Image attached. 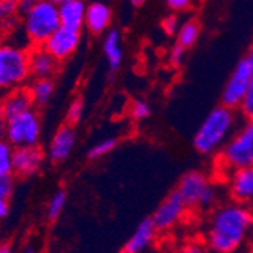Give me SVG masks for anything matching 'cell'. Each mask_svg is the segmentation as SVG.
Wrapping results in <instances>:
<instances>
[{"label": "cell", "mask_w": 253, "mask_h": 253, "mask_svg": "<svg viewBox=\"0 0 253 253\" xmlns=\"http://www.w3.org/2000/svg\"><path fill=\"white\" fill-rule=\"evenodd\" d=\"M9 212V205L6 200H2L0 199V220H3Z\"/></svg>", "instance_id": "d590c367"}, {"label": "cell", "mask_w": 253, "mask_h": 253, "mask_svg": "<svg viewBox=\"0 0 253 253\" xmlns=\"http://www.w3.org/2000/svg\"><path fill=\"white\" fill-rule=\"evenodd\" d=\"M166 5L171 11L179 12V11H187L193 5V0H166Z\"/></svg>", "instance_id": "d6a6232c"}, {"label": "cell", "mask_w": 253, "mask_h": 253, "mask_svg": "<svg viewBox=\"0 0 253 253\" xmlns=\"http://www.w3.org/2000/svg\"><path fill=\"white\" fill-rule=\"evenodd\" d=\"M226 190L232 202L253 206V167L229 173L224 177Z\"/></svg>", "instance_id": "7c38bea8"}, {"label": "cell", "mask_w": 253, "mask_h": 253, "mask_svg": "<svg viewBox=\"0 0 253 253\" xmlns=\"http://www.w3.org/2000/svg\"><path fill=\"white\" fill-rule=\"evenodd\" d=\"M6 117H5V112L2 108V102H0V141L5 140V132H6Z\"/></svg>", "instance_id": "e575fe53"}, {"label": "cell", "mask_w": 253, "mask_h": 253, "mask_svg": "<svg viewBox=\"0 0 253 253\" xmlns=\"http://www.w3.org/2000/svg\"><path fill=\"white\" fill-rule=\"evenodd\" d=\"M176 191L188 206L190 212L212 211L220 199L215 180L206 171L197 169H193L180 176Z\"/></svg>", "instance_id": "277c9868"}, {"label": "cell", "mask_w": 253, "mask_h": 253, "mask_svg": "<svg viewBox=\"0 0 253 253\" xmlns=\"http://www.w3.org/2000/svg\"><path fill=\"white\" fill-rule=\"evenodd\" d=\"M61 28L59 8L56 3L38 0L34 9L25 15V32L32 47H41Z\"/></svg>", "instance_id": "8992f818"}, {"label": "cell", "mask_w": 253, "mask_h": 253, "mask_svg": "<svg viewBox=\"0 0 253 253\" xmlns=\"http://www.w3.org/2000/svg\"><path fill=\"white\" fill-rule=\"evenodd\" d=\"M170 253H211L200 240H187L179 243Z\"/></svg>", "instance_id": "4316f807"}, {"label": "cell", "mask_w": 253, "mask_h": 253, "mask_svg": "<svg viewBox=\"0 0 253 253\" xmlns=\"http://www.w3.org/2000/svg\"><path fill=\"white\" fill-rule=\"evenodd\" d=\"M238 111L223 105L212 108L193 135V147L200 156L215 158L238 127Z\"/></svg>", "instance_id": "7a4b0ae2"}, {"label": "cell", "mask_w": 253, "mask_h": 253, "mask_svg": "<svg viewBox=\"0 0 253 253\" xmlns=\"http://www.w3.org/2000/svg\"><path fill=\"white\" fill-rule=\"evenodd\" d=\"M150 116H152V106H150V103L147 100H144V99H135L129 105V117L133 122L141 123V122L147 120Z\"/></svg>", "instance_id": "484cf974"}, {"label": "cell", "mask_w": 253, "mask_h": 253, "mask_svg": "<svg viewBox=\"0 0 253 253\" xmlns=\"http://www.w3.org/2000/svg\"><path fill=\"white\" fill-rule=\"evenodd\" d=\"M253 237V208L224 202L211 211L203 231V243L211 253H237Z\"/></svg>", "instance_id": "6da1fadb"}, {"label": "cell", "mask_w": 253, "mask_h": 253, "mask_svg": "<svg viewBox=\"0 0 253 253\" xmlns=\"http://www.w3.org/2000/svg\"><path fill=\"white\" fill-rule=\"evenodd\" d=\"M0 253H12V249L8 243H0Z\"/></svg>", "instance_id": "8d00e7d4"}, {"label": "cell", "mask_w": 253, "mask_h": 253, "mask_svg": "<svg viewBox=\"0 0 253 253\" xmlns=\"http://www.w3.org/2000/svg\"><path fill=\"white\" fill-rule=\"evenodd\" d=\"M29 78V50L12 42L0 44V89L21 88Z\"/></svg>", "instance_id": "5b68a950"}, {"label": "cell", "mask_w": 253, "mask_h": 253, "mask_svg": "<svg viewBox=\"0 0 253 253\" xmlns=\"http://www.w3.org/2000/svg\"><path fill=\"white\" fill-rule=\"evenodd\" d=\"M81 31L68 29V28H59L42 47L47 50L58 62L67 61L79 47L81 44Z\"/></svg>", "instance_id": "8fae6325"}, {"label": "cell", "mask_w": 253, "mask_h": 253, "mask_svg": "<svg viewBox=\"0 0 253 253\" xmlns=\"http://www.w3.org/2000/svg\"><path fill=\"white\" fill-rule=\"evenodd\" d=\"M129 2L133 8H141L146 3V0H129Z\"/></svg>", "instance_id": "74e56055"}, {"label": "cell", "mask_w": 253, "mask_h": 253, "mask_svg": "<svg viewBox=\"0 0 253 253\" xmlns=\"http://www.w3.org/2000/svg\"><path fill=\"white\" fill-rule=\"evenodd\" d=\"M58 8L62 28L81 31L85 26L86 5L84 0H59Z\"/></svg>", "instance_id": "d6986e66"}, {"label": "cell", "mask_w": 253, "mask_h": 253, "mask_svg": "<svg viewBox=\"0 0 253 253\" xmlns=\"http://www.w3.org/2000/svg\"><path fill=\"white\" fill-rule=\"evenodd\" d=\"M103 55L109 68V73H117L125 59V49H123V40L122 34L117 29H109L103 38Z\"/></svg>", "instance_id": "ac0fdd59"}, {"label": "cell", "mask_w": 253, "mask_h": 253, "mask_svg": "<svg viewBox=\"0 0 253 253\" xmlns=\"http://www.w3.org/2000/svg\"><path fill=\"white\" fill-rule=\"evenodd\" d=\"M0 102H2V108L5 112L6 122L12 120L15 117L21 116V114H25V112L35 108L32 96L29 93V88H25V86L8 91V93L5 94V97Z\"/></svg>", "instance_id": "2e32d148"}, {"label": "cell", "mask_w": 253, "mask_h": 253, "mask_svg": "<svg viewBox=\"0 0 253 253\" xmlns=\"http://www.w3.org/2000/svg\"><path fill=\"white\" fill-rule=\"evenodd\" d=\"M84 112H85V102L81 96H78L68 103V106L65 109V117H64L65 125L72 126V127L79 125L84 117Z\"/></svg>", "instance_id": "d4e9b609"}, {"label": "cell", "mask_w": 253, "mask_h": 253, "mask_svg": "<svg viewBox=\"0 0 253 253\" xmlns=\"http://www.w3.org/2000/svg\"><path fill=\"white\" fill-rule=\"evenodd\" d=\"M215 170L220 177L253 167V120H243L226 146L215 156Z\"/></svg>", "instance_id": "3957f363"}, {"label": "cell", "mask_w": 253, "mask_h": 253, "mask_svg": "<svg viewBox=\"0 0 253 253\" xmlns=\"http://www.w3.org/2000/svg\"><path fill=\"white\" fill-rule=\"evenodd\" d=\"M58 67L59 62L42 45L41 47H32L29 50V70L32 81L53 79L58 72Z\"/></svg>", "instance_id": "9a60e30c"}, {"label": "cell", "mask_w": 253, "mask_h": 253, "mask_svg": "<svg viewBox=\"0 0 253 253\" xmlns=\"http://www.w3.org/2000/svg\"><path fill=\"white\" fill-rule=\"evenodd\" d=\"M18 14V0H0V26Z\"/></svg>", "instance_id": "83f0119b"}, {"label": "cell", "mask_w": 253, "mask_h": 253, "mask_svg": "<svg viewBox=\"0 0 253 253\" xmlns=\"http://www.w3.org/2000/svg\"><path fill=\"white\" fill-rule=\"evenodd\" d=\"M119 146V140L116 136H106V138H102L97 143H94L91 146L86 152V158L89 161H99L108 155H111L114 150L117 149Z\"/></svg>", "instance_id": "7402d4cb"}, {"label": "cell", "mask_w": 253, "mask_h": 253, "mask_svg": "<svg viewBox=\"0 0 253 253\" xmlns=\"http://www.w3.org/2000/svg\"><path fill=\"white\" fill-rule=\"evenodd\" d=\"M200 32H202V26L200 21L196 18H190L187 21H183L180 25V29L176 35V44L182 45L183 49H193L197 44L199 38H200Z\"/></svg>", "instance_id": "44dd1931"}, {"label": "cell", "mask_w": 253, "mask_h": 253, "mask_svg": "<svg viewBox=\"0 0 253 253\" xmlns=\"http://www.w3.org/2000/svg\"><path fill=\"white\" fill-rule=\"evenodd\" d=\"M37 3L38 0H18V14L23 17L28 15Z\"/></svg>", "instance_id": "836d02e7"}, {"label": "cell", "mask_w": 253, "mask_h": 253, "mask_svg": "<svg viewBox=\"0 0 253 253\" xmlns=\"http://www.w3.org/2000/svg\"><path fill=\"white\" fill-rule=\"evenodd\" d=\"M44 2H50V3H56V5H58L59 0H44Z\"/></svg>", "instance_id": "60d3db41"}, {"label": "cell", "mask_w": 253, "mask_h": 253, "mask_svg": "<svg viewBox=\"0 0 253 253\" xmlns=\"http://www.w3.org/2000/svg\"><path fill=\"white\" fill-rule=\"evenodd\" d=\"M188 212V206L174 190L161 200V203L156 206V210L150 215V220L153 221L156 231L166 235L173 232L177 226H180L183 220L187 218Z\"/></svg>", "instance_id": "9c48e42d"}, {"label": "cell", "mask_w": 253, "mask_h": 253, "mask_svg": "<svg viewBox=\"0 0 253 253\" xmlns=\"http://www.w3.org/2000/svg\"><path fill=\"white\" fill-rule=\"evenodd\" d=\"M23 253H37V250L34 247H26L25 250H23Z\"/></svg>", "instance_id": "ab89813d"}, {"label": "cell", "mask_w": 253, "mask_h": 253, "mask_svg": "<svg viewBox=\"0 0 253 253\" xmlns=\"http://www.w3.org/2000/svg\"><path fill=\"white\" fill-rule=\"evenodd\" d=\"M119 253H132V252H129L127 249H122V250H120Z\"/></svg>", "instance_id": "b9f144b4"}, {"label": "cell", "mask_w": 253, "mask_h": 253, "mask_svg": "<svg viewBox=\"0 0 253 253\" xmlns=\"http://www.w3.org/2000/svg\"><path fill=\"white\" fill-rule=\"evenodd\" d=\"M185 56H187V49H183L182 45L174 42L173 47L169 52V62L173 68H179L185 62Z\"/></svg>", "instance_id": "f546056e"}, {"label": "cell", "mask_w": 253, "mask_h": 253, "mask_svg": "<svg viewBox=\"0 0 253 253\" xmlns=\"http://www.w3.org/2000/svg\"><path fill=\"white\" fill-rule=\"evenodd\" d=\"M12 193H14V177L12 176L0 177V199L8 202Z\"/></svg>", "instance_id": "1f68e13d"}, {"label": "cell", "mask_w": 253, "mask_h": 253, "mask_svg": "<svg viewBox=\"0 0 253 253\" xmlns=\"http://www.w3.org/2000/svg\"><path fill=\"white\" fill-rule=\"evenodd\" d=\"M28 88L32 96L34 105L37 108H44L52 102L56 85L53 79H37L32 81V84Z\"/></svg>", "instance_id": "ffe728a7"}, {"label": "cell", "mask_w": 253, "mask_h": 253, "mask_svg": "<svg viewBox=\"0 0 253 253\" xmlns=\"http://www.w3.org/2000/svg\"><path fill=\"white\" fill-rule=\"evenodd\" d=\"M14 174V147L6 141H0V177Z\"/></svg>", "instance_id": "cb8c5ba5"}, {"label": "cell", "mask_w": 253, "mask_h": 253, "mask_svg": "<svg viewBox=\"0 0 253 253\" xmlns=\"http://www.w3.org/2000/svg\"><path fill=\"white\" fill-rule=\"evenodd\" d=\"M158 237H159V232L156 231V227L153 221L150 220V217L144 218L133 229V232L126 241L125 249H127L132 253H146L155 246Z\"/></svg>", "instance_id": "5bb4252c"}, {"label": "cell", "mask_w": 253, "mask_h": 253, "mask_svg": "<svg viewBox=\"0 0 253 253\" xmlns=\"http://www.w3.org/2000/svg\"><path fill=\"white\" fill-rule=\"evenodd\" d=\"M45 159V153L40 147L14 149V174L18 177L35 176Z\"/></svg>", "instance_id": "4fadbf2b"}, {"label": "cell", "mask_w": 253, "mask_h": 253, "mask_svg": "<svg viewBox=\"0 0 253 253\" xmlns=\"http://www.w3.org/2000/svg\"><path fill=\"white\" fill-rule=\"evenodd\" d=\"M247 59H249V62L253 65V41H252V44H250V49H249V52H247V56H246Z\"/></svg>", "instance_id": "f35d334b"}, {"label": "cell", "mask_w": 253, "mask_h": 253, "mask_svg": "<svg viewBox=\"0 0 253 253\" xmlns=\"http://www.w3.org/2000/svg\"><path fill=\"white\" fill-rule=\"evenodd\" d=\"M180 25L182 23L176 14H169L163 18V21H161V28H163L164 34L169 37H176L180 29Z\"/></svg>", "instance_id": "f1b7e54d"}, {"label": "cell", "mask_w": 253, "mask_h": 253, "mask_svg": "<svg viewBox=\"0 0 253 253\" xmlns=\"http://www.w3.org/2000/svg\"><path fill=\"white\" fill-rule=\"evenodd\" d=\"M240 116L243 117V120H253V76H252V82H250V88L249 93L240 108Z\"/></svg>", "instance_id": "4dcf8cb0"}, {"label": "cell", "mask_w": 253, "mask_h": 253, "mask_svg": "<svg viewBox=\"0 0 253 253\" xmlns=\"http://www.w3.org/2000/svg\"><path fill=\"white\" fill-rule=\"evenodd\" d=\"M112 21V11L103 2H93L86 6L85 28L91 35H102L109 31Z\"/></svg>", "instance_id": "e0dca14e"}, {"label": "cell", "mask_w": 253, "mask_h": 253, "mask_svg": "<svg viewBox=\"0 0 253 253\" xmlns=\"http://www.w3.org/2000/svg\"><path fill=\"white\" fill-rule=\"evenodd\" d=\"M252 76H253V65L249 62L247 58L240 59L223 86L221 105L229 109L240 111L249 93Z\"/></svg>", "instance_id": "ba28073f"}, {"label": "cell", "mask_w": 253, "mask_h": 253, "mask_svg": "<svg viewBox=\"0 0 253 253\" xmlns=\"http://www.w3.org/2000/svg\"><path fill=\"white\" fill-rule=\"evenodd\" d=\"M76 144H78V135L75 127L64 125L58 127L56 132L53 133L52 140L47 146V150H45V156L49 158L52 164L59 166L72 156Z\"/></svg>", "instance_id": "30bf717a"}, {"label": "cell", "mask_w": 253, "mask_h": 253, "mask_svg": "<svg viewBox=\"0 0 253 253\" xmlns=\"http://www.w3.org/2000/svg\"><path fill=\"white\" fill-rule=\"evenodd\" d=\"M41 117L34 108L12 120H8L5 140L14 149L38 147L41 140Z\"/></svg>", "instance_id": "52a82bcc"}, {"label": "cell", "mask_w": 253, "mask_h": 253, "mask_svg": "<svg viewBox=\"0 0 253 253\" xmlns=\"http://www.w3.org/2000/svg\"><path fill=\"white\" fill-rule=\"evenodd\" d=\"M67 193L64 190H58L53 193V196L47 202V208H45V217L50 221H56L67 206Z\"/></svg>", "instance_id": "603a6c76"}]
</instances>
